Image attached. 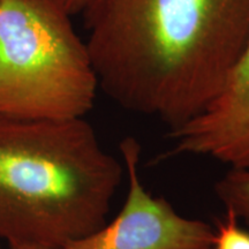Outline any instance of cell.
Returning <instances> with one entry per match:
<instances>
[{
	"mask_svg": "<svg viewBox=\"0 0 249 249\" xmlns=\"http://www.w3.org/2000/svg\"><path fill=\"white\" fill-rule=\"evenodd\" d=\"M98 87L177 128L222 88L249 37V0H86Z\"/></svg>",
	"mask_w": 249,
	"mask_h": 249,
	"instance_id": "6da1fadb",
	"label": "cell"
},
{
	"mask_svg": "<svg viewBox=\"0 0 249 249\" xmlns=\"http://www.w3.org/2000/svg\"><path fill=\"white\" fill-rule=\"evenodd\" d=\"M123 176L85 118L0 116V239L58 249L97 231Z\"/></svg>",
	"mask_w": 249,
	"mask_h": 249,
	"instance_id": "7a4b0ae2",
	"label": "cell"
},
{
	"mask_svg": "<svg viewBox=\"0 0 249 249\" xmlns=\"http://www.w3.org/2000/svg\"><path fill=\"white\" fill-rule=\"evenodd\" d=\"M65 0H0V116L85 118L98 82Z\"/></svg>",
	"mask_w": 249,
	"mask_h": 249,
	"instance_id": "3957f363",
	"label": "cell"
},
{
	"mask_svg": "<svg viewBox=\"0 0 249 249\" xmlns=\"http://www.w3.org/2000/svg\"><path fill=\"white\" fill-rule=\"evenodd\" d=\"M127 178L124 205L110 223L58 249H213L214 230L204 220L177 213L164 197L145 189L140 177L135 139L120 144Z\"/></svg>",
	"mask_w": 249,
	"mask_h": 249,
	"instance_id": "277c9868",
	"label": "cell"
},
{
	"mask_svg": "<svg viewBox=\"0 0 249 249\" xmlns=\"http://www.w3.org/2000/svg\"><path fill=\"white\" fill-rule=\"evenodd\" d=\"M169 138L167 157L200 156L249 170V37L213 101Z\"/></svg>",
	"mask_w": 249,
	"mask_h": 249,
	"instance_id": "5b68a950",
	"label": "cell"
},
{
	"mask_svg": "<svg viewBox=\"0 0 249 249\" xmlns=\"http://www.w3.org/2000/svg\"><path fill=\"white\" fill-rule=\"evenodd\" d=\"M214 194L225 211L249 225V170L230 169L214 183Z\"/></svg>",
	"mask_w": 249,
	"mask_h": 249,
	"instance_id": "8992f818",
	"label": "cell"
},
{
	"mask_svg": "<svg viewBox=\"0 0 249 249\" xmlns=\"http://www.w3.org/2000/svg\"><path fill=\"white\" fill-rule=\"evenodd\" d=\"M240 220L226 211L213 226V249H249V231L240 225Z\"/></svg>",
	"mask_w": 249,
	"mask_h": 249,
	"instance_id": "52a82bcc",
	"label": "cell"
},
{
	"mask_svg": "<svg viewBox=\"0 0 249 249\" xmlns=\"http://www.w3.org/2000/svg\"><path fill=\"white\" fill-rule=\"evenodd\" d=\"M8 247L9 249H57L43 245L27 244V242H8Z\"/></svg>",
	"mask_w": 249,
	"mask_h": 249,
	"instance_id": "ba28073f",
	"label": "cell"
},
{
	"mask_svg": "<svg viewBox=\"0 0 249 249\" xmlns=\"http://www.w3.org/2000/svg\"><path fill=\"white\" fill-rule=\"evenodd\" d=\"M65 1H66L68 11L71 12V15H74L81 13L86 0H65Z\"/></svg>",
	"mask_w": 249,
	"mask_h": 249,
	"instance_id": "9c48e42d",
	"label": "cell"
},
{
	"mask_svg": "<svg viewBox=\"0 0 249 249\" xmlns=\"http://www.w3.org/2000/svg\"><path fill=\"white\" fill-rule=\"evenodd\" d=\"M0 249H1V248H0Z\"/></svg>",
	"mask_w": 249,
	"mask_h": 249,
	"instance_id": "30bf717a",
	"label": "cell"
}]
</instances>
